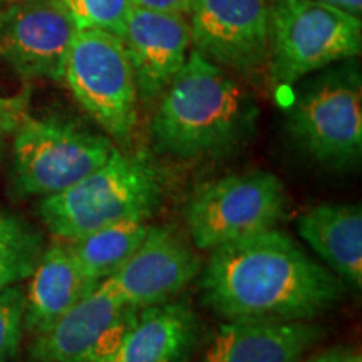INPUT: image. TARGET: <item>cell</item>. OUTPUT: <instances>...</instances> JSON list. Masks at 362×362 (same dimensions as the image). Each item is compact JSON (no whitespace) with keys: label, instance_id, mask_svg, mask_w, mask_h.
Masks as SVG:
<instances>
[{"label":"cell","instance_id":"obj_1","mask_svg":"<svg viewBox=\"0 0 362 362\" xmlns=\"http://www.w3.org/2000/svg\"><path fill=\"white\" fill-rule=\"evenodd\" d=\"M202 298L223 320H312L346 284L277 228L225 243L202 267Z\"/></svg>","mask_w":362,"mask_h":362},{"label":"cell","instance_id":"obj_2","mask_svg":"<svg viewBox=\"0 0 362 362\" xmlns=\"http://www.w3.org/2000/svg\"><path fill=\"white\" fill-rule=\"evenodd\" d=\"M153 146L176 160H220L255 133L259 107L220 66L193 49L158 99Z\"/></svg>","mask_w":362,"mask_h":362},{"label":"cell","instance_id":"obj_3","mask_svg":"<svg viewBox=\"0 0 362 362\" xmlns=\"http://www.w3.org/2000/svg\"><path fill=\"white\" fill-rule=\"evenodd\" d=\"M166 194V175L146 153L115 149L101 168L71 188L40 198L39 215L49 233L74 242L128 218L149 220Z\"/></svg>","mask_w":362,"mask_h":362},{"label":"cell","instance_id":"obj_4","mask_svg":"<svg viewBox=\"0 0 362 362\" xmlns=\"http://www.w3.org/2000/svg\"><path fill=\"white\" fill-rule=\"evenodd\" d=\"M269 21L270 79L280 88L361 54V17L342 8L317 0H270Z\"/></svg>","mask_w":362,"mask_h":362},{"label":"cell","instance_id":"obj_5","mask_svg":"<svg viewBox=\"0 0 362 362\" xmlns=\"http://www.w3.org/2000/svg\"><path fill=\"white\" fill-rule=\"evenodd\" d=\"M12 144V183L21 197L62 193L110 160V136L59 116H24Z\"/></svg>","mask_w":362,"mask_h":362},{"label":"cell","instance_id":"obj_6","mask_svg":"<svg viewBox=\"0 0 362 362\" xmlns=\"http://www.w3.org/2000/svg\"><path fill=\"white\" fill-rule=\"evenodd\" d=\"M288 197L282 180L264 170L230 173L206 181L187 203V228L197 250L211 252L225 243L277 228Z\"/></svg>","mask_w":362,"mask_h":362},{"label":"cell","instance_id":"obj_7","mask_svg":"<svg viewBox=\"0 0 362 362\" xmlns=\"http://www.w3.org/2000/svg\"><path fill=\"white\" fill-rule=\"evenodd\" d=\"M287 128L297 148L329 170L356 168L362 156V86L356 67L310 81L288 107Z\"/></svg>","mask_w":362,"mask_h":362},{"label":"cell","instance_id":"obj_8","mask_svg":"<svg viewBox=\"0 0 362 362\" xmlns=\"http://www.w3.org/2000/svg\"><path fill=\"white\" fill-rule=\"evenodd\" d=\"M81 107L111 139L131 141L138 124V89L121 37L81 29L67 51L62 78Z\"/></svg>","mask_w":362,"mask_h":362},{"label":"cell","instance_id":"obj_9","mask_svg":"<svg viewBox=\"0 0 362 362\" xmlns=\"http://www.w3.org/2000/svg\"><path fill=\"white\" fill-rule=\"evenodd\" d=\"M193 49L242 76L269 64V0H194L189 8Z\"/></svg>","mask_w":362,"mask_h":362},{"label":"cell","instance_id":"obj_10","mask_svg":"<svg viewBox=\"0 0 362 362\" xmlns=\"http://www.w3.org/2000/svg\"><path fill=\"white\" fill-rule=\"evenodd\" d=\"M138 310L123 304L106 282L33 337L29 362H103L119 346Z\"/></svg>","mask_w":362,"mask_h":362},{"label":"cell","instance_id":"obj_11","mask_svg":"<svg viewBox=\"0 0 362 362\" xmlns=\"http://www.w3.org/2000/svg\"><path fill=\"white\" fill-rule=\"evenodd\" d=\"M193 243L175 226H151L133 255L103 280L123 304L136 310L165 304L202 272Z\"/></svg>","mask_w":362,"mask_h":362},{"label":"cell","instance_id":"obj_12","mask_svg":"<svg viewBox=\"0 0 362 362\" xmlns=\"http://www.w3.org/2000/svg\"><path fill=\"white\" fill-rule=\"evenodd\" d=\"M78 30L62 0H16L0 17V56L22 78L61 81Z\"/></svg>","mask_w":362,"mask_h":362},{"label":"cell","instance_id":"obj_13","mask_svg":"<svg viewBox=\"0 0 362 362\" xmlns=\"http://www.w3.org/2000/svg\"><path fill=\"white\" fill-rule=\"evenodd\" d=\"M119 37L133 67L138 99L156 103L188 59L187 17L133 7Z\"/></svg>","mask_w":362,"mask_h":362},{"label":"cell","instance_id":"obj_14","mask_svg":"<svg viewBox=\"0 0 362 362\" xmlns=\"http://www.w3.org/2000/svg\"><path fill=\"white\" fill-rule=\"evenodd\" d=\"M322 337L312 320H225L200 362H298Z\"/></svg>","mask_w":362,"mask_h":362},{"label":"cell","instance_id":"obj_15","mask_svg":"<svg viewBox=\"0 0 362 362\" xmlns=\"http://www.w3.org/2000/svg\"><path fill=\"white\" fill-rule=\"evenodd\" d=\"M200 332V317L187 300L146 307L103 362H188Z\"/></svg>","mask_w":362,"mask_h":362},{"label":"cell","instance_id":"obj_16","mask_svg":"<svg viewBox=\"0 0 362 362\" xmlns=\"http://www.w3.org/2000/svg\"><path fill=\"white\" fill-rule=\"evenodd\" d=\"M29 279L24 329L33 337L52 327L67 310L99 285L81 270L72 257L69 243L61 240L51 247H45Z\"/></svg>","mask_w":362,"mask_h":362},{"label":"cell","instance_id":"obj_17","mask_svg":"<svg viewBox=\"0 0 362 362\" xmlns=\"http://www.w3.org/2000/svg\"><path fill=\"white\" fill-rule=\"evenodd\" d=\"M297 232L325 267L344 282L362 285V208L357 203H320L297 220Z\"/></svg>","mask_w":362,"mask_h":362},{"label":"cell","instance_id":"obj_18","mask_svg":"<svg viewBox=\"0 0 362 362\" xmlns=\"http://www.w3.org/2000/svg\"><path fill=\"white\" fill-rule=\"evenodd\" d=\"M149 230L148 220L128 218L94 230L69 243L81 270L101 284L133 255Z\"/></svg>","mask_w":362,"mask_h":362},{"label":"cell","instance_id":"obj_19","mask_svg":"<svg viewBox=\"0 0 362 362\" xmlns=\"http://www.w3.org/2000/svg\"><path fill=\"white\" fill-rule=\"evenodd\" d=\"M44 250L42 233L0 206V292L29 279Z\"/></svg>","mask_w":362,"mask_h":362},{"label":"cell","instance_id":"obj_20","mask_svg":"<svg viewBox=\"0 0 362 362\" xmlns=\"http://www.w3.org/2000/svg\"><path fill=\"white\" fill-rule=\"evenodd\" d=\"M78 29H99L123 33L131 8V0H62Z\"/></svg>","mask_w":362,"mask_h":362},{"label":"cell","instance_id":"obj_21","mask_svg":"<svg viewBox=\"0 0 362 362\" xmlns=\"http://www.w3.org/2000/svg\"><path fill=\"white\" fill-rule=\"evenodd\" d=\"M25 292L12 285L0 292V362H16L24 339Z\"/></svg>","mask_w":362,"mask_h":362},{"label":"cell","instance_id":"obj_22","mask_svg":"<svg viewBox=\"0 0 362 362\" xmlns=\"http://www.w3.org/2000/svg\"><path fill=\"white\" fill-rule=\"evenodd\" d=\"M25 116L24 98H0V129L13 131Z\"/></svg>","mask_w":362,"mask_h":362},{"label":"cell","instance_id":"obj_23","mask_svg":"<svg viewBox=\"0 0 362 362\" xmlns=\"http://www.w3.org/2000/svg\"><path fill=\"white\" fill-rule=\"evenodd\" d=\"M194 0H131V6L144 8V11L166 12V13H185L189 12Z\"/></svg>","mask_w":362,"mask_h":362},{"label":"cell","instance_id":"obj_24","mask_svg":"<svg viewBox=\"0 0 362 362\" xmlns=\"http://www.w3.org/2000/svg\"><path fill=\"white\" fill-rule=\"evenodd\" d=\"M351 354L352 351L346 349V347H332V349L320 352V354L317 356H312L310 359H307L304 362H344Z\"/></svg>","mask_w":362,"mask_h":362},{"label":"cell","instance_id":"obj_25","mask_svg":"<svg viewBox=\"0 0 362 362\" xmlns=\"http://www.w3.org/2000/svg\"><path fill=\"white\" fill-rule=\"evenodd\" d=\"M317 2L327 4V6L342 8V11L352 13V16H359L362 12V0H317Z\"/></svg>","mask_w":362,"mask_h":362},{"label":"cell","instance_id":"obj_26","mask_svg":"<svg viewBox=\"0 0 362 362\" xmlns=\"http://www.w3.org/2000/svg\"><path fill=\"white\" fill-rule=\"evenodd\" d=\"M344 362H362V359H361L359 354H354V352H352V354L347 357V359Z\"/></svg>","mask_w":362,"mask_h":362},{"label":"cell","instance_id":"obj_27","mask_svg":"<svg viewBox=\"0 0 362 362\" xmlns=\"http://www.w3.org/2000/svg\"><path fill=\"white\" fill-rule=\"evenodd\" d=\"M4 155V131L0 129V160H2Z\"/></svg>","mask_w":362,"mask_h":362}]
</instances>
